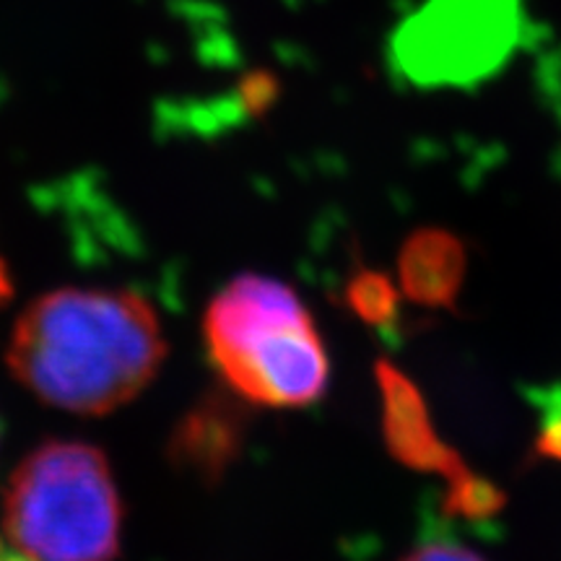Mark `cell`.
<instances>
[{"label":"cell","mask_w":561,"mask_h":561,"mask_svg":"<svg viewBox=\"0 0 561 561\" xmlns=\"http://www.w3.org/2000/svg\"><path fill=\"white\" fill-rule=\"evenodd\" d=\"M167 341L144 297L58 289L21 312L9 341L13 377L55 409L104 416L159 375Z\"/></svg>","instance_id":"cell-1"},{"label":"cell","mask_w":561,"mask_h":561,"mask_svg":"<svg viewBox=\"0 0 561 561\" xmlns=\"http://www.w3.org/2000/svg\"><path fill=\"white\" fill-rule=\"evenodd\" d=\"M208 356L229 390L271 409L320 401L331 380L325 343L305 301L276 278L244 273L210 299Z\"/></svg>","instance_id":"cell-2"},{"label":"cell","mask_w":561,"mask_h":561,"mask_svg":"<svg viewBox=\"0 0 561 561\" xmlns=\"http://www.w3.org/2000/svg\"><path fill=\"white\" fill-rule=\"evenodd\" d=\"M3 525L39 561H115L123 502L107 455L87 442L39 445L11 473Z\"/></svg>","instance_id":"cell-3"},{"label":"cell","mask_w":561,"mask_h":561,"mask_svg":"<svg viewBox=\"0 0 561 561\" xmlns=\"http://www.w3.org/2000/svg\"><path fill=\"white\" fill-rule=\"evenodd\" d=\"M377 385L382 398V434L392 458L413 471L445 476L447 483L466 476L468 466L434 430L416 385L388 362L377 364Z\"/></svg>","instance_id":"cell-4"},{"label":"cell","mask_w":561,"mask_h":561,"mask_svg":"<svg viewBox=\"0 0 561 561\" xmlns=\"http://www.w3.org/2000/svg\"><path fill=\"white\" fill-rule=\"evenodd\" d=\"M244 413L229 398L210 396L185 413L170 439V458L185 473L216 481L240 455Z\"/></svg>","instance_id":"cell-5"},{"label":"cell","mask_w":561,"mask_h":561,"mask_svg":"<svg viewBox=\"0 0 561 561\" xmlns=\"http://www.w3.org/2000/svg\"><path fill=\"white\" fill-rule=\"evenodd\" d=\"M466 278V248L447 229H416L398 255V284L421 307H453Z\"/></svg>","instance_id":"cell-6"},{"label":"cell","mask_w":561,"mask_h":561,"mask_svg":"<svg viewBox=\"0 0 561 561\" xmlns=\"http://www.w3.org/2000/svg\"><path fill=\"white\" fill-rule=\"evenodd\" d=\"M348 307L371 328L390 325L398 314V289L380 271H356L346 286Z\"/></svg>","instance_id":"cell-7"},{"label":"cell","mask_w":561,"mask_h":561,"mask_svg":"<svg viewBox=\"0 0 561 561\" xmlns=\"http://www.w3.org/2000/svg\"><path fill=\"white\" fill-rule=\"evenodd\" d=\"M445 504L453 515L466 517V520H486L502 510L504 494L500 486L468 471L460 479L447 483Z\"/></svg>","instance_id":"cell-8"},{"label":"cell","mask_w":561,"mask_h":561,"mask_svg":"<svg viewBox=\"0 0 561 561\" xmlns=\"http://www.w3.org/2000/svg\"><path fill=\"white\" fill-rule=\"evenodd\" d=\"M401 561H486V559L462 543L430 541V543L416 546V549L405 553Z\"/></svg>","instance_id":"cell-9"},{"label":"cell","mask_w":561,"mask_h":561,"mask_svg":"<svg viewBox=\"0 0 561 561\" xmlns=\"http://www.w3.org/2000/svg\"><path fill=\"white\" fill-rule=\"evenodd\" d=\"M536 450L541 458H551L561 462V401H557L546 411L541 434H538Z\"/></svg>","instance_id":"cell-10"},{"label":"cell","mask_w":561,"mask_h":561,"mask_svg":"<svg viewBox=\"0 0 561 561\" xmlns=\"http://www.w3.org/2000/svg\"><path fill=\"white\" fill-rule=\"evenodd\" d=\"M0 561H39V559H34L32 553L19 549L16 543L11 546L9 541H3V538H0Z\"/></svg>","instance_id":"cell-11"},{"label":"cell","mask_w":561,"mask_h":561,"mask_svg":"<svg viewBox=\"0 0 561 561\" xmlns=\"http://www.w3.org/2000/svg\"><path fill=\"white\" fill-rule=\"evenodd\" d=\"M13 294V286H11V276H9V268H5L3 257H0V307L9 305Z\"/></svg>","instance_id":"cell-12"}]
</instances>
